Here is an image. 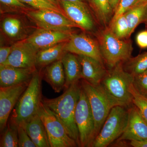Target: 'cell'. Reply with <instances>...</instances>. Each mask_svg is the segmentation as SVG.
<instances>
[{"label":"cell","mask_w":147,"mask_h":147,"mask_svg":"<svg viewBox=\"0 0 147 147\" xmlns=\"http://www.w3.org/2000/svg\"><path fill=\"white\" fill-rule=\"evenodd\" d=\"M133 80L134 76L125 71L123 63H120L110 69L100 84L121 106L127 107L132 103L130 88Z\"/></svg>","instance_id":"4"},{"label":"cell","mask_w":147,"mask_h":147,"mask_svg":"<svg viewBox=\"0 0 147 147\" xmlns=\"http://www.w3.org/2000/svg\"><path fill=\"white\" fill-rule=\"evenodd\" d=\"M66 50L75 55L93 58L104 64L98 41L85 33L74 32L67 42Z\"/></svg>","instance_id":"10"},{"label":"cell","mask_w":147,"mask_h":147,"mask_svg":"<svg viewBox=\"0 0 147 147\" xmlns=\"http://www.w3.org/2000/svg\"><path fill=\"white\" fill-rule=\"evenodd\" d=\"M60 3L67 17L79 28L86 31L94 30V21L87 3L67 1Z\"/></svg>","instance_id":"13"},{"label":"cell","mask_w":147,"mask_h":147,"mask_svg":"<svg viewBox=\"0 0 147 147\" xmlns=\"http://www.w3.org/2000/svg\"><path fill=\"white\" fill-rule=\"evenodd\" d=\"M133 85L140 94L147 98V70L134 76Z\"/></svg>","instance_id":"30"},{"label":"cell","mask_w":147,"mask_h":147,"mask_svg":"<svg viewBox=\"0 0 147 147\" xmlns=\"http://www.w3.org/2000/svg\"><path fill=\"white\" fill-rule=\"evenodd\" d=\"M42 74L37 69L12 110L9 121L18 126L38 114L42 102Z\"/></svg>","instance_id":"2"},{"label":"cell","mask_w":147,"mask_h":147,"mask_svg":"<svg viewBox=\"0 0 147 147\" xmlns=\"http://www.w3.org/2000/svg\"><path fill=\"white\" fill-rule=\"evenodd\" d=\"M1 25L3 32L9 39L11 40L26 39V26L19 17L8 15L3 18Z\"/></svg>","instance_id":"22"},{"label":"cell","mask_w":147,"mask_h":147,"mask_svg":"<svg viewBox=\"0 0 147 147\" xmlns=\"http://www.w3.org/2000/svg\"><path fill=\"white\" fill-rule=\"evenodd\" d=\"M108 27L110 31L118 38L127 39L130 37L128 23L124 13L110 22Z\"/></svg>","instance_id":"26"},{"label":"cell","mask_w":147,"mask_h":147,"mask_svg":"<svg viewBox=\"0 0 147 147\" xmlns=\"http://www.w3.org/2000/svg\"><path fill=\"white\" fill-rule=\"evenodd\" d=\"M1 139V147L18 146V126L8 122Z\"/></svg>","instance_id":"27"},{"label":"cell","mask_w":147,"mask_h":147,"mask_svg":"<svg viewBox=\"0 0 147 147\" xmlns=\"http://www.w3.org/2000/svg\"><path fill=\"white\" fill-rule=\"evenodd\" d=\"M109 1H110L111 7L113 9L114 12H115V11L116 9H117V7L118 5L120 0H109Z\"/></svg>","instance_id":"37"},{"label":"cell","mask_w":147,"mask_h":147,"mask_svg":"<svg viewBox=\"0 0 147 147\" xmlns=\"http://www.w3.org/2000/svg\"><path fill=\"white\" fill-rule=\"evenodd\" d=\"M36 70V68H20L9 65H0V87L29 83Z\"/></svg>","instance_id":"16"},{"label":"cell","mask_w":147,"mask_h":147,"mask_svg":"<svg viewBox=\"0 0 147 147\" xmlns=\"http://www.w3.org/2000/svg\"><path fill=\"white\" fill-rule=\"evenodd\" d=\"M147 9V3H146L133 7L124 13L128 23L129 36L139 24L143 23Z\"/></svg>","instance_id":"24"},{"label":"cell","mask_w":147,"mask_h":147,"mask_svg":"<svg viewBox=\"0 0 147 147\" xmlns=\"http://www.w3.org/2000/svg\"><path fill=\"white\" fill-rule=\"evenodd\" d=\"M136 1L137 0H120L110 22L114 21L119 16L125 13L129 9L132 8Z\"/></svg>","instance_id":"31"},{"label":"cell","mask_w":147,"mask_h":147,"mask_svg":"<svg viewBox=\"0 0 147 147\" xmlns=\"http://www.w3.org/2000/svg\"><path fill=\"white\" fill-rule=\"evenodd\" d=\"M94 11L98 22L103 28L109 26L114 11L109 0H88Z\"/></svg>","instance_id":"23"},{"label":"cell","mask_w":147,"mask_h":147,"mask_svg":"<svg viewBox=\"0 0 147 147\" xmlns=\"http://www.w3.org/2000/svg\"><path fill=\"white\" fill-rule=\"evenodd\" d=\"M136 41L137 45L141 49L147 48V30L142 31L136 36Z\"/></svg>","instance_id":"34"},{"label":"cell","mask_w":147,"mask_h":147,"mask_svg":"<svg viewBox=\"0 0 147 147\" xmlns=\"http://www.w3.org/2000/svg\"><path fill=\"white\" fill-rule=\"evenodd\" d=\"M67 42H61L51 47L38 50L37 53L36 67L41 69L56 61L61 60L67 53L66 50Z\"/></svg>","instance_id":"20"},{"label":"cell","mask_w":147,"mask_h":147,"mask_svg":"<svg viewBox=\"0 0 147 147\" xmlns=\"http://www.w3.org/2000/svg\"><path fill=\"white\" fill-rule=\"evenodd\" d=\"M77 57L82 67V79L92 86L100 85L108 71L104 64L87 56L77 55Z\"/></svg>","instance_id":"17"},{"label":"cell","mask_w":147,"mask_h":147,"mask_svg":"<svg viewBox=\"0 0 147 147\" xmlns=\"http://www.w3.org/2000/svg\"><path fill=\"white\" fill-rule=\"evenodd\" d=\"M97 36L102 59L110 69L131 57L133 48L129 39L118 38L108 27L98 32Z\"/></svg>","instance_id":"3"},{"label":"cell","mask_w":147,"mask_h":147,"mask_svg":"<svg viewBox=\"0 0 147 147\" xmlns=\"http://www.w3.org/2000/svg\"><path fill=\"white\" fill-rule=\"evenodd\" d=\"M38 28L60 31H73L79 28L66 15L50 9H30L25 13Z\"/></svg>","instance_id":"9"},{"label":"cell","mask_w":147,"mask_h":147,"mask_svg":"<svg viewBox=\"0 0 147 147\" xmlns=\"http://www.w3.org/2000/svg\"><path fill=\"white\" fill-rule=\"evenodd\" d=\"M125 70L133 76L147 70V52L131 57L123 63Z\"/></svg>","instance_id":"25"},{"label":"cell","mask_w":147,"mask_h":147,"mask_svg":"<svg viewBox=\"0 0 147 147\" xmlns=\"http://www.w3.org/2000/svg\"><path fill=\"white\" fill-rule=\"evenodd\" d=\"M81 91L79 82L65 90L59 97L42 98V101L55 113L65 128L67 133L80 147L79 131L75 121V113Z\"/></svg>","instance_id":"1"},{"label":"cell","mask_w":147,"mask_h":147,"mask_svg":"<svg viewBox=\"0 0 147 147\" xmlns=\"http://www.w3.org/2000/svg\"><path fill=\"white\" fill-rule=\"evenodd\" d=\"M29 83L16 86L0 87V130L2 132L7 125L9 118L20 96Z\"/></svg>","instance_id":"12"},{"label":"cell","mask_w":147,"mask_h":147,"mask_svg":"<svg viewBox=\"0 0 147 147\" xmlns=\"http://www.w3.org/2000/svg\"><path fill=\"white\" fill-rule=\"evenodd\" d=\"M0 2L2 5L9 8L11 11L19 10L23 11L25 13L31 9L20 0H0Z\"/></svg>","instance_id":"33"},{"label":"cell","mask_w":147,"mask_h":147,"mask_svg":"<svg viewBox=\"0 0 147 147\" xmlns=\"http://www.w3.org/2000/svg\"><path fill=\"white\" fill-rule=\"evenodd\" d=\"M128 109L117 105L112 108L92 147H106L117 140L125 130L128 120Z\"/></svg>","instance_id":"6"},{"label":"cell","mask_w":147,"mask_h":147,"mask_svg":"<svg viewBox=\"0 0 147 147\" xmlns=\"http://www.w3.org/2000/svg\"><path fill=\"white\" fill-rule=\"evenodd\" d=\"M41 74L42 79L51 86L55 92H60L64 89L65 76L61 60L45 67Z\"/></svg>","instance_id":"19"},{"label":"cell","mask_w":147,"mask_h":147,"mask_svg":"<svg viewBox=\"0 0 147 147\" xmlns=\"http://www.w3.org/2000/svg\"><path fill=\"white\" fill-rule=\"evenodd\" d=\"M146 3H147V0H137V1L133 7L141 5L144 4Z\"/></svg>","instance_id":"39"},{"label":"cell","mask_w":147,"mask_h":147,"mask_svg":"<svg viewBox=\"0 0 147 147\" xmlns=\"http://www.w3.org/2000/svg\"><path fill=\"white\" fill-rule=\"evenodd\" d=\"M24 3L30 6L34 9H50L60 12L66 15L64 11L61 7L55 5L48 0H20Z\"/></svg>","instance_id":"28"},{"label":"cell","mask_w":147,"mask_h":147,"mask_svg":"<svg viewBox=\"0 0 147 147\" xmlns=\"http://www.w3.org/2000/svg\"><path fill=\"white\" fill-rule=\"evenodd\" d=\"M26 130L36 147H50L44 124L38 114L20 125Z\"/></svg>","instance_id":"18"},{"label":"cell","mask_w":147,"mask_h":147,"mask_svg":"<svg viewBox=\"0 0 147 147\" xmlns=\"http://www.w3.org/2000/svg\"><path fill=\"white\" fill-rule=\"evenodd\" d=\"M38 114L45 127L51 147H75L76 142L69 137L60 121L50 108L42 102Z\"/></svg>","instance_id":"8"},{"label":"cell","mask_w":147,"mask_h":147,"mask_svg":"<svg viewBox=\"0 0 147 147\" xmlns=\"http://www.w3.org/2000/svg\"><path fill=\"white\" fill-rule=\"evenodd\" d=\"M73 33V31H60L38 28L26 39L38 51L61 42H67Z\"/></svg>","instance_id":"15"},{"label":"cell","mask_w":147,"mask_h":147,"mask_svg":"<svg viewBox=\"0 0 147 147\" xmlns=\"http://www.w3.org/2000/svg\"><path fill=\"white\" fill-rule=\"evenodd\" d=\"M48 1L50 2L55 5L59 7H61L60 2L59 0H48Z\"/></svg>","instance_id":"40"},{"label":"cell","mask_w":147,"mask_h":147,"mask_svg":"<svg viewBox=\"0 0 147 147\" xmlns=\"http://www.w3.org/2000/svg\"><path fill=\"white\" fill-rule=\"evenodd\" d=\"M18 146L36 147L26 130L21 125L18 126Z\"/></svg>","instance_id":"32"},{"label":"cell","mask_w":147,"mask_h":147,"mask_svg":"<svg viewBox=\"0 0 147 147\" xmlns=\"http://www.w3.org/2000/svg\"><path fill=\"white\" fill-rule=\"evenodd\" d=\"M12 46L10 55L3 65L20 68H36V62L38 50L26 39L14 43Z\"/></svg>","instance_id":"11"},{"label":"cell","mask_w":147,"mask_h":147,"mask_svg":"<svg viewBox=\"0 0 147 147\" xmlns=\"http://www.w3.org/2000/svg\"><path fill=\"white\" fill-rule=\"evenodd\" d=\"M130 145L134 147H147V139L141 141H130Z\"/></svg>","instance_id":"36"},{"label":"cell","mask_w":147,"mask_h":147,"mask_svg":"<svg viewBox=\"0 0 147 147\" xmlns=\"http://www.w3.org/2000/svg\"><path fill=\"white\" fill-rule=\"evenodd\" d=\"M80 147H92L95 139L94 119L88 98L81 85V91L75 113Z\"/></svg>","instance_id":"7"},{"label":"cell","mask_w":147,"mask_h":147,"mask_svg":"<svg viewBox=\"0 0 147 147\" xmlns=\"http://www.w3.org/2000/svg\"><path fill=\"white\" fill-rule=\"evenodd\" d=\"M60 1H67L71 2L86 3H87L88 0H59Z\"/></svg>","instance_id":"38"},{"label":"cell","mask_w":147,"mask_h":147,"mask_svg":"<svg viewBox=\"0 0 147 147\" xmlns=\"http://www.w3.org/2000/svg\"><path fill=\"white\" fill-rule=\"evenodd\" d=\"M11 46H1L0 47V65H3L6 61L12 49Z\"/></svg>","instance_id":"35"},{"label":"cell","mask_w":147,"mask_h":147,"mask_svg":"<svg viewBox=\"0 0 147 147\" xmlns=\"http://www.w3.org/2000/svg\"><path fill=\"white\" fill-rule=\"evenodd\" d=\"M81 86L89 101L94 119L95 138L112 108L121 105L108 94L101 84L94 86L82 79Z\"/></svg>","instance_id":"5"},{"label":"cell","mask_w":147,"mask_h":147,"mask_svg":"<svg viewBox=\"0 0 147 147\" xmlns=\"http://www.w3.org/2000/svg\"><path fill=\"white\" fill-rule=\"evenodd\" d=\"M128 120L125 130L117 139L124 141H141L147 139V121L135 106L128 109Z\"/></svg>","instance_id":"14"},{"label":"cell","mask_w":147,"mask_h":147,"mask_svg":"<svg viewBox=\"0 0 147 147\" xmlns=\"http://www.w3.org/2000/svg\"><path fill=\"white\" fill-rule=\"evenodd\" d=\"M65 76L64 90L82 79V67L77 55L67 52L61 60Z\"/></svg>","instance_id":"21"},{"label":"cell","mask_w":147,"mask_h":147,"mask_svg":"<svg viewBox=\"0 0 147 147\" xmlns=\"http://www.w3.org/2000/svg\"><path fill=\"white\" fill-rule=\"evenodd\" d=\"M143 23H145V24H146L147 25V9L146 11V13H145Z\"/></svg>","instance_id":"41"},{"label":"cell","mask_w":147,"mask_h":147,"mask_svg":"<svg viewBox=\"0 0 147 147\" xmlns=\"http://www.w3.org/2000/svg\"><path fill=\"white\" fill-rule=\"evenodd\" d=\"M130 92L132 96V103L139 109L147 121V98L140 94L134 88L133 84L130 86Z\"/></svg>","instance_id":"29"}]
</instances>
